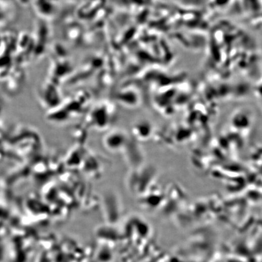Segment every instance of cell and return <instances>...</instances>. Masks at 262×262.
<instances>
[{"mask_svg":"<svg viewBox=\"0 0 262 262\" xmlns=\"http://www.w3.org/2000/svg\"><path fill=\"white\" fill-rule=\"evenodd\" d=\"M126 137L125 134L121 131H114L106 136L105 140V145L111 151H118L125 144Z\"/></svg>","mask_w":262,"mask_h":262,"instance_id":"cell-1","label":"cell"}]
</instances>
